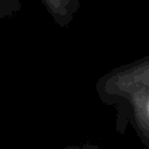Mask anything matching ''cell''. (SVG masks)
<instances>
[{"instance_id":"6da1fadb","label":"cell","mask_w":149,"mask_h":149,"mask_svg":"<svg viewBox=\"0 0 149 149\" xmlns=\"http://www.w3.org/2000/svg\"><path fill=\"white\" fill-rule=\"evenodd\" d=\"M147 115L149 118V99H148V102H147Z\"/></svg>"}]
</instances>
